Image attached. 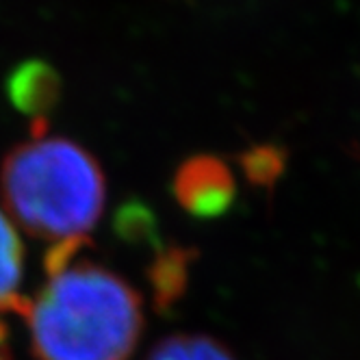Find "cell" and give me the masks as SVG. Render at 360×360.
<instances>
[{"label":"cell","mask_w":360,"mask_h":360,"mask_svg":"<svg viewBox=\"0 0 360 360\" xmlns=\"http://www.w3.org/2000/svg\"><path fill=\"white\" fill-rule=\"evenodd\" d=\"M87 239L53 243L44 285L27 300L37 360H128L143 332V300L124 276L85 256Z\"/></svg>","instance_id":"6da1fadb"},{"label":"cell","mask_w":360,"mask_h":360,"mask_svg":"<svg viewBox=\"0 0 360 360\" xmlns=\"http://www.w3.org/2000/svg\"><path fill=\"white\" fill-rule=\"evenodd\" d=\"M243 167H245V174L250 176V180L269 185L282 169V154L269 146L254 148L250 154L243 157Z\"/></svg>","instance_id":"52a82bcc"},{"label":"cell","mask_w":360,"mask_h":360,"mask_svg":"<svg viewBox=\"0 0 360 360\" xmlns=\"http://www.w3.org/2000/svg\"><path fill=\"white\" fill-rule=\"evenodd\" d=\"M61 91L59 76L44 61H27L9 74L7 94L15 109L33 115L37 122L57 105Z\"/></svg>","instance_id":"277c9868"},{"label":"cell","mask_w":360,"mask_h":360,"mask_svg":"<svg viewBox=\"0 0 360 360\" xmlns=\"http://www.w3.org/2000/svg\"><path fill=\"white\" fill-rule=\"evenodd\" d=\"M146 360H235L230 352L204 334H174L157 343Z\"/></svg>","instance_id":"8992f818"},{"label":"cell","mask_w":360,"mask_h":360,"mask_svg":"<svg viewBox=\"0 0 360 360\" xmlns=\"http://www.w3.org/2000/svg\"><path fill=\"white\" fill-rule=\"evenodd\" d=\"M0 189L11 217L33 237L53 243L85 239L107 202L105 174L91 154L44 133L7 154Z\"/></svg>","instance_id":"7a4b0ae2"},{"label":"cell","mask_w":360,"mask_h":360,"mask_svg":"<svg viewBox=\"0 0 360 360\" xmlns=\"http://www.w3.org/2000/svg\"><path fill=\"white\" fill-rule=\"evenodd\" d=\"M174 195L193 217H219L237 198L233 169L213 154H195L176 169Z\"/></svg>","instance_id":"3957f363"},{"label":"cell","mask_w":360,"mask_h":360,"mask_svg":"<svg viewBox=\"0 0 360 360\" xmlns=\"http://www.w3.org/2000/svg\"><path fill=\"white\" fill-rule=\"evenodd\" d=\"M24 274V250L15 226L0 211V313H22L27 297L20 295Z\"/></svg>","instance_id":"5b68a950"},{"label":"cell","mask_w":360,"mask_h":360,"mask_svg":"<svg viewBox=\"0 0 360 360\" xmlns=\"http://www.w3.org/2000/svg\"><path fill=\"white\" fill-rule=\"evenodd\" d=\"M0 360H13L9 345H7V330L3 323H0Z\"/></svg>","instance_id":"ba28073f"}]
</instances>
